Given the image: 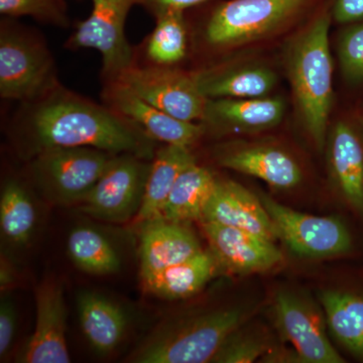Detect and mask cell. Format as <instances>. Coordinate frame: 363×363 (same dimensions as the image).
<instances>
[{
    "instance_id": "obj_15",
    "label": "cell",
    "mask_w": 363,
    "mask_h": 363,
    "mask_svg": "<svg viewBox=\"0 0 363 363\" xmlns=\"http://www.w3.org/2000/svg\"><path fill=\"white\" fill-rule=\"evenodd\" d=\"M203 221L234 227L274 242L278 238L259 196L230 180L217 179Z\"/></svg>"
},
{
    "instance_id": "obj_10",
    "label": "cell",
    "mask_w": 363,
    "mask_h": 363,
    "mask_svg": "<svg viewBox=\"0 0 363 363\" xmlns=\"http://www.w3.org/2000/svg\"><path fill=\"white\" fill-rule=\"evenodd\" d=\"M274 324L284 340L297 351L302 363H344L327 333L321 305L292 291H281L272 303Z\"/></svg>"
},
{
    "instance_id": "obj_28",
    "label": "cell",
    "mask_w": 363,
    "mask_h": 363,
    "mask_svg": "<svg viewBox=\"0 0 363 363\" xmlns=\"http://www.w3.org/2000/svg\"><path fill=\"white\" fill-rule=\"evenodd\" d=\"M156 28L147 40V59L154 65L172 66L187 52V28L184 13L173 11L157 16Z\"/></svg>"
},
{
    "instance_id": "obj_30",
    "label": "cell",
    "mask_w": 363,
    "mask_h": 363,
    "mask_svg": "<svg viewBox=\"0 0 363 363\" xmlns=\"http://www.w3.org/2000/svg\"><path fill=\"white\" fill-rule=\"evenodd\" d=\"M0 13L11 18L32 16L51 25H69L63 0H0Z\"/></svg>"
},
{
    "instance_id": "obj_11",
    "label": "cell",
    "mask_w": 363,
    "mask_h": 363,
    "mask_svg": "<svg viewBox=\"0 0 363 363\" xmlns=\"http://www.w3.org/2000/svg\"><path fill=\"white\" fill-rule=\"evenodd\" d=\"M116 81L147 104L181 121L195 123L204 118L208 99L200 92L192 74L169 66L133 65Z\"/></svg>"
},
{
    "instance_id": "obj_16",
    "label": "cell",
    "mask_w": 363,
    "mask_h": 363,
    "mask_svg": "<svg viewBox=\"0 0 363 363\" xmlns=\"http://www.w3.org/2000/svg\"><path fill=\"white\" fill-rule=\"evenodd\" d=\"M216 159L223 168L255 177L279 190L297 187L303 178L295 159L271 145H227L217 152Z\"/></svg>"
},
{
    "instance_id": "obj_18",
    "label": "cell",
    "mask_w": 363,
    "mask_h": 363,
    "mask_svg": "<svg viewBox=\"0 0 363 363\" xmlns=\"http://www.w3.org/2000/svg\"><path fill=\"white\" fill-rule=\"evenodd\" d=\"M285 113L279 98L208 99L203 123L220 131L257 133L278 125Z\"/></svg>"
},
{
    "instance_id": "obj_34",
    "label": "cell",
    "mask_w": 363,
    "mask_h": 363,
    "mask_svg": "<svg viewBox=\"0 0 363 363\" xmlns=\"http://www.w3.org/2000/svg\"><path fill=\"white\" fill-rule=\"evenodd\" d=\"M210 0H140V4L145 6L155 16L173 11H184L190 7L199 6Z\"/></svg>"
},
{
    "instance_id": "obj_20",
    "label": "cell",
    "mask_w": 363,
    "mask_h": 363,
    "mask_svg": "<svg viewBox=\"0 0 363 363\" xmlns=\"http://www.w3.org/2000/svg\"><path fill=\"white\" fill-rule=\"evenodd\" d=\"M192 75L207 99L264 97L277 83L271 69L247 64L211 67Z\"/></svg>"
},
{
    "instance_id": "obj_2",
    "label": "cell",
    "mask_w": 363,
    "mask_h": 363,
    "mask_svg": "<svg viewBox=\"0 0 363 363\" xmlns=\"http://www.w3.org/2000/svg\"><path fill=\"white\" fill-rule=\"evenodd\" d=\"M330 23V13L325 9L297 33L286 51V71L301 121L320 150L326 145L333 102V64L328 39Z\"/></svg>"
},
{
    "instance_id": "obj_5",
    "label": "cell",
    "mask_w": 363,
    "mask_h": 363,
    "mask_svg": "<svg viewBox=\"0 0 363 363\" xmlns=\"http://www.w3.org/2000/svg\"><path fill=\"white\" fill-rule=\"evenodd\" d=\"M311 0H228L208 18L204 39L214 49L238 47L276 32Z\"/></svg>"
},
{
    "instance_id": "obj_19",
    "label": "cell",
    "mask_w": 363,
    "mask_h": 363,
    "mask_svg": "<svg viewBox=\"0 0 363 363\" xmlns=\"http://www.w3.org/2000/svg\"><path fill=\"white\" fill-rule=\"evenodd\" d=\"M201 245L186 224L157 219L142 227L140 274H152L185 262L202 252Z\"/></svg>"
},
{
    "instance_id": "obj_4",
    "label": "cell",
    "mask_w": 363,
    "mask_h": 363,
    "mask_svg": "<svg viewBox=\"0 0 363 363\" xmlns=\"http://www.w3.org/2000/svg\"><path fill=\"white\" fill-rule=\"evenodd\" d=\"M116 155L93 147H54L33 157L30 176L52 205L79 204L101 178Z\"/></svg>"
},
{
    "instance_id": "obj_1",
    "label": "cell",
    "mask_w": 363,
    "mask_h": 363,
    "mask_svg": "<svg viewBox=\"0 0 363 363\" xmlns=\"http://www.w3.org/2000/svg\"><path fill=\"white\" fill-rule=\"evenodd\" d=\"M28 104L18 130L21 145L30 157L54 147H93L116 156L152 157V138L138 125L60 85Z\"/></svg>"
},
{
    "instance_id": "obj_25",
    "label": "cell",
    "mask_w": 363,
    "mask_h": 363,
    "mask_svg": "<svg viewBox=\"0 0 363 363\" xmlns=\"http://www.w3.org/2000/svg\"><path fill=\"white\" fill-rule=\"evenodd\" d=\"M216 181L209 169L196 162L191 164L179 176L164 205L162 219L181 224L201 221Z\"/></svg>"
},
{
    "instance_id": "obj_12",
    "label": "cell",
    "mask_w": 363,
    "mask_h": 363,
    "mask_svg": "<svg viewBox=\"0 0 363 363\" xmlns=\"http://www.w3.org/2000/svg\"><path fill=\"white\" fill-rule=\"evenodd\" d=\"M37 320L35 331L18 357L21 363H69L66 340L67 310L63 286L45 279L35 289Z\"/></svg>"
},
{
    "instance_id": "obj_35",
    "label": "cell",
    "mask_w": 363,
    "mask_h": 363,
    "mask_svg": "<svg viewBox=\"0 0 363 363\" xmlns=\"http://www.w3.org/2000/svg\"><path fill=\"white\" fill-rule=\"evenodd\" d=\"M260 362L272 363H302L297 351L294 348L272 347L264 353V357L259 360Z\"/></svg>"
},
{
    "instance_id": "obj_17",
    "label": "cell",
    "mask_w": 363,
    "mask_h": 363,
    "mask_svg": "<svg viewBox=\"0 0 363 363\" xmlns=\"http://www.w3.org/2000/svg\"><path fill=\"white\" fill-rule=\"evenodd\" d=\"M327 157L336 192L353 211L363 215V140L350 123L339 121L333 126Z\"/></svg>"
},
{
    "instance_id": "obj_6",
    "label": "cell",
    "mask_w": 363,
    "mask_h": 363,
    "mask_svg": "<svg viewBox=\"0 0 363 363\" xmlns=\"http://www.w3.org/2000/svg\"><path fill=\"white\" fill-rule=\"evenodd\" d=\"M51 52L37 38L2 25L0 33V95L32 102L58 87Z\"/></svg>"
},
{
    "instance_id": "obj_9",
    "label": "cell",
    "mask_w": 363,
    "mask_h": 363,
    "mask_svg": "<svg viewBox=\"0 0 363 363\" xmlns=\"http://www.w3.org/2000/svg\"><path fill=\"white\" fill-rule=\"evenodd\" d=\"M133 155L114 157L101 178L79 203L81 211L98 220L123 223L135 218L142 205L150 164Z\"/></svg>"
},
{
    "instance_id": "obj_3",
    "label": "cell",
    "mask_w": 363,
    "mask_h": 363,
    "mask_svg": "<svg viewBox=\"0 0 363 363\" xmlns=\"http://www.w3.org/2000/svg\"><path fill=\"white\" fill-rule=\"evenodd\" d=\"M247 317V310L223 308L172 320L142 343L130 362H212L224 341L245 324Z\"/></svg>"
},
{
    "instance_id": "obj_36",
    "label": "cell",
    "mask_w": 363,
    "mask_h": 363,
    "mask_svg": "<svg viewBox=\"0 0 363 363\" xmlns=\"http://www.w3.org/2000/svg\"><path fill=\"white\" fill-rule=\"evenodd\" d=\"M14 281V276L13 272V266H9V262L6 259H1V272H0V286L1 290H6L7 288H11Z\"/></svg>"
},
{
    "instance_id": "obj_27",
    "label": "cell",
    "mask_w": 363,
    "mask_h": 363,
    "mask_svg": "<svg viewBox=\"0 0 363 363\" xmlns=\"http://www.w3.org/2000/svg\"><path fill=\"white\" fill-rule=\"evenodd\" d=\"M38 212L28 190L13 180L4 184L0 197V227L4 238L16 245L32 240L37 225Z\"/></svg>"
},
{
    "instance_id": "obj_8",
    "label": "cell",
    "mask_w": 363,
    "mask_h": 363,
    "mask_svg": "<svg viewBox=\"0 0 363 363\" xmlns=\"http://www.w3.org/2000/svg\"><path fill=\"white\" fill-rule=\"evenodd\" d=\"M90 16L76 26L68 47L94 49L101 55L104 75L109 82L135 65L133 52L125 35L130 9L140 0H90Z\"/></svg>"
},
{
    "instance_id": "obj_33",
    "label": "cell",
    "mask_w": 363,
    "mask_h": 363,
    "mask_svg": "<svg viewBox=\"0 0 363 363\" xmlns=\"http://www.w3.org/2000/svg\"><path fill=\"white\" fill-rule=\"evenodd\" d=\"M332 16L337 23L346 25L363 21V0H335Z\"/></svg>"
},
{
    "instance_id": "obj_26",
    "label": "cell",
    "mask_w": 363,
    "mask_h": 363,
    "mask_svg": "<svg viewBox=\"0 0 363 363\" xmlns=\"http://www.w3.org/2000/svg\"><path fill=\"white\" fill-rule=\"evenodd\" d=\"M68 255L75 267L86 274L106 276L121 269V262L111 241L94 228L77 227L68 238Z\"/></svg>"
},
{
    "instance_id": "obj_31",
    "label": "cell",
    "mask_w": 363,
    "mask_h": 363,
    "mask_svg": "<svg viewBox=\"0 0 363 363\" xmlns=\"http://www.w3.org/2000/svg\"><path fill=\"white\" fill-rule=\"evenodd\" d=\"M339 63L347 82H363V21L351 23L338 43Z\"/></svg>"
},
{
    "instance_id": "obj_32",
    "label": "cell",
    "mask_w": 363,
    "mask_h": 363,
    "mask_svg": "<svg viewBox=\"0 0 363 363\" xmlns=\"http://www.w3.org/2000/svg\"><path fill=\"white\" fill-rule=\"evenodd\" d=\"M16 314L11 301L2 298L0 304V358H6L16 334Z\"/></svg>"
},
{
    "instance_id": "obj_29",
    "label": "cell",
    "mask_w": 363,
    "mask_h": 363,
    "mask_svg": "<svg viewBox=\"0 0 363 363\" xmlns=\"http://www.w3.org/2000/svg\"><path fill=\"white\" fill-rule=\"evenodd\" d=\"M271 348L264 335L245 327L234 330L215 355L216 363H252L259 362Z\"/></svg>"
},
{
    "instance_id": "obj_14",
    "label": "cell",
    "mask_w": 363,
    "mask_h": 363,
    "mask_svg": "<svg viewBox=\"0 0 363 363\" xmlns=\"http://www.w3.org/2000/svg\"><path fill=\"white\" fill-rule=\"evenodd\" d=\"M105 98L111 108L138 125L152 140L190 147L205 131L204 124L181 121L152 106L121 83L109 82Z\"/></svg>"
},
{
    "instance_id": "obj_21",
    "label": "cell",
    "mask_w": 363,
    "mask_h": 363,
    "mask_svg": "<svg viewBox=\"0 0 363 363\" xmlns=\"http://www.w3.org/2000/svg\"><path fill=\"white\" fill-rule=\"evenodd\" d=\"M195 162L190 147L166 145L157 152L150 164L142 205L133 218L135 225L143 227L162 219L164 205L179 176Z\"/></svg>"
},
{
    "instance_id": "obj_22",
    "label": "cell",
    "mask_w": 363,
    "mask_h": 363,
    "mask_svg": "<svg viewBox=\"0 0 363 363\" xmlns=\"http://www.w3.org/2000/svg\"><path fill=\"white\" fill-rule=\"evenodd\" d=\"M217 267L210 250H202L180 264L142 276L143 284L147 292L164 300L190 298L213 278Z\"/></svg>"
},
{
    "instance_id": "obj_13",
    "label": "cell",
    "mask_w": 363,
    "mask_h": 363,
    "mask_svg": "<svg viewBox=\"0 0 363 363\" xmlns=\"http://www.w3.org/2000/svg\"><path fill=\"white\" fill-rule=\"evenodd\" d=\"M200 223L218 267L230 274L264 272L283 262V253L274 241L213 222Z\"/></svg>"
},
{
    "instance_id": "obj_7",
    "label": "cell",
    "mask_w": 363,
    "mask_h": 363,
    "mask_svg": "<svg viewBox=\"0 0 363 363\" xmlns=\"http://www.w3.org/2000/svg\"><path fill=\"white\" fill-rule=\"evenodd\" d=\"M274 225L277 238L302 259H325L347 255L352 238L347 227L337 216H316L298 212L259 195Z\"/></svg>"
},
{
    "instance_id": "obj_24",
    "label": "cell",
    "mask_w": 363,
    "mask_h": 363,
    "mask_svg": "<svg viewBox=\"0 0 363 363\" xmlns=\"http://www.w3.org/2000/svg\"><path fill=\"white\" fill-rule=\"evenodd\" d=\"M318 298L332 336L353 357L363 362V296L322 290Z\"/></svg>"
},
{
    "instance_id": "obj_23",
    "label": "cell",
    "mask_w": 363,
    "mask_h": 363,
    "mask_svg": "<svg viewBox=\"0 0 363 363\" xmlns=\"http://www.w3.org/2000/svg\"><path fill=\"white\" fill-rule=\"evenodd\" d=\"M81 327L90 345L99 354H109L123 340L126 328L123 310L111 300L93 292L78 297Z\"/></svg>"
}]
</instances>
